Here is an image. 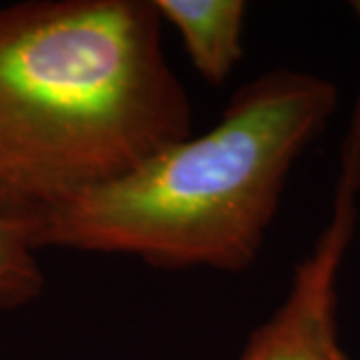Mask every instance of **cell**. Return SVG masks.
Segmentation results:
<instances>
[{"instance_id":"4","label":"cell","mask_w":360,"mask_h":360,"mask_svg":"<svg viewBox=\"0 0 360 360\" xmlns=\"http://www.w3.org/2000/svg\"><path fill=\"white\" fill-rule=\"evenodd\" d=\"M162 25L174 26L194 70L224 84L243 58V0H153Z\"/></svg>"},{"instance_id":"2","label":"cell","mask_w":360,"mask_h":360,"mask_svg":"<svg viewBox=\"0 0 360 360\" xmlns=\"http://www.w3.org/2000/svg\"><path fill=\"white\" fill-rule=\"evenodd\" d=\"M336 106L330 80L269 70L234 92L210 130L52 212L34 245L129 255L160 269H250L290 170Z\"/></svg>"},{"instance_id":"1","label":"cell","mask_w":360,"mask_h":360,"mask_svg":"<svg viewBox=\"0 0 360 360\" xmlns=\"http://www.w3.org/2000/svg\"><path fill=\"white\" fill-rule=\"evenodd\" d=\"M193 134L153 0L0 6V217L28 224Z\"/></svg>"},{"instance_id":"3","label":"cell","mask_w":360,"mask_h":360,"mask_svg":"<svg viewBox=\"0 0 360 360\" xmlns=\"http://www.w3.org/2000/svg\"><path fill=\"white\" fill-rule=\"evenodd\" d=\"M359 191L338 180L328 226L296 266L283 304L250 335L238 360H350L338 340L336 281L354 232Z\"/></svg>"},{"instance_id":"5","label":"cell","mask_w":360,"mask_h":360,"mask_svg":"<svg viewBox=\"0 0 360 360\" xmlns=\"http://www.w3.org/2000/svg\"><path fill=\"white\" fill-rule=\"evenodd\" d=\"M39 248L28 224L0 217V310H14L37 300L44 290Z\"/></svg>"}]
</instances>
